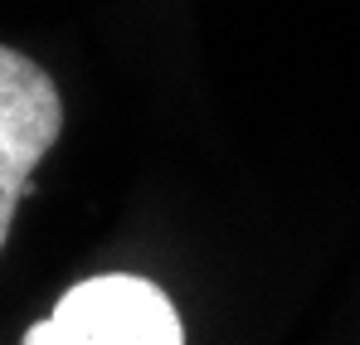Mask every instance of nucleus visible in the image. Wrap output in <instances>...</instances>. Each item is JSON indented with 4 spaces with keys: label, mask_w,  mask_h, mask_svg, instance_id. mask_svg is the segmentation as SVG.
<instances>
[{
    "label": "nucleus",
    "mask_w": 360,
    "mask_h": 345,
    "mask_svg": "<svg viewBox=\"0 0 360 345\" xmlns=\"http://www.w3.org/2000/svg\"><path fill=\"white\" fill-rule=\"evenodd\" d=\"M63 131V98L34 58L0 44V248L15 224V204L30 190L34 166Z\"/></svg>",
    "instance_id": "nucleus-2"
},
{
    "label": "nucleus",
    "mask_w": 360,
    "mask_h": 345,
    "mask_svg": "<svg viewBox=\"0 0 360 345\" xmlns=\"http://www.w3.org/2000/svg\"><path fill=\"white\" fill-rule=\"evenodd\" d=\"M25 345H185V331L166 292L108 273L63 292L54 316L25 331Z\"/></svg>",
    "instance_id": "nucleus-1"
}]
</instances>
